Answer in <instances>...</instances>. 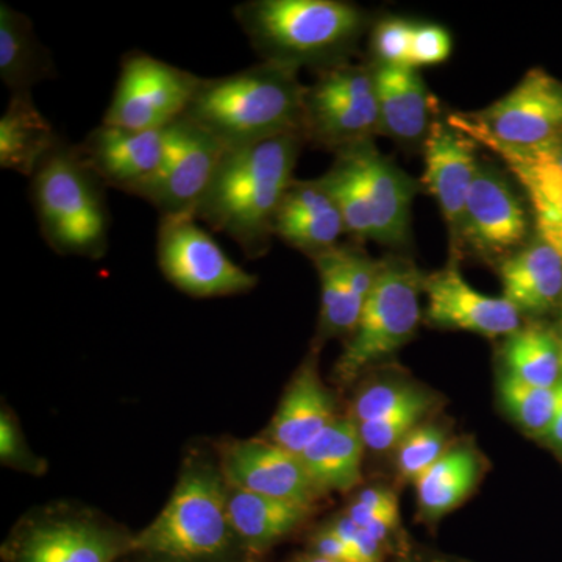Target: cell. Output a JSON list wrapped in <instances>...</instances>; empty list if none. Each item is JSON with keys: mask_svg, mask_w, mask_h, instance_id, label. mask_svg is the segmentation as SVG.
<instances>
[{"mask_svg": "<svg viewBox=\"0 0 562 562\" xmlns=\"http://www.w3.org/2000/svg\"><path fill=\"white\" fill-rule=\"evenodd\" d=\"M302 144V133H290L225 151L195 221L228 236L249 258L265 255Z\"/></svg>", "mask_w": 562, "mask_h": 562, "instance_id": "cell-1", "label": "cell"}, {"mask_svg": "<svg viewBox=\"0 0 562 562\" xmlns=\"http://www.w3.org/2000/svg\"><path fill=\"white\" fill-rule=\"evenodd\" d=\"M306 87L299 70L261 61L231 76L202 79L183 117L225 149L302 133Z\"/></svg>", "mask_w": 562, "mask_h": 562, "instance_id": "cell-2", "label": "cell"}, {"mask_svg": "<svg viewBox=\"0 0 562 562\" xmlns=\"http://www.w3.org/2000/svg\"><path fill=\"white\" fill-rule=\"evenodd\" d=\"M233 14L262 61L295 70L347 63L371 29V14L342 0H249Z\"/></svg>", "mask_w": 562, "mask_h": 562, "instance_id": "cell-3", "label": "cell"}, {"mask_svg": "<svg viewBox=\"0 0 562 562\" xmlns=\"http://www.w3.org/2000/svg\"><path fill=\"white\" fill-rule=\"evenodd\" d=\"M321 180L338 203L347 236L355 244L408 246L417 181L376 149L373 140L335 154Z\"/></svg>", "mask_w": 562, "mask_h": 562, "instance_id": "cell-4", "label": "cell"}, {"mask_svg": "<svg viewBox=\"0 0 562 562\" xmlns=\"http://www.w3.org/2000/svg\"><path fill=\"white\" fill-rule=\"evenodd\" d=\"M102 181L77 146L57 144L32 177L41 235L60 255L99 260L109 250L110 214Z\"/></svg>", "mask_w": 562, "mask_h": 562, "instance_id": "cell-5", "label": "cell"}, {"mask_svg": "<svg viewBox=\"0 0 562 562\" xmlns=\"http://www.w3.org/2000/svg\"><path fill=\"white\" fill-rule=\"evenodd\" d=\"M227 498L228 492L213 469H190L160 516L139 532L133 547L177 561L216 557L231 539Z\"/></svg>", "mask_w": 562, "mask_h": 562, "instance_id": "cell-6", "label": "cell"}, {"mask_svg": "<svg viewBox=\"0 0 562 562\" xmlns=\"http://www.w3.org/2000/svg\"><path fill=\"white\" fill-rule=\"evenodd\" d=\"M424 280V273L409 258L382 260L360 321L336 366L342 382H350L368 366L390 357L413 338L420 322Z\"/></svg>", "mask_w": 562, "mask_h": 562, "instance_id": "cell-7", "label": "cell"}, {"mask_svg": "<svg viewBox=\"0 0 562 562\" xmlns=\"http://www.w3.org/2000/svg\"><path fill=\"white\" fill-rule=\"evenodd\" d=\"M303 138L338 154L380 135L379 101L371 65L342 63L321 70L306 87Z\"/></svg>", "mask_w": 562, "mask_h": 562, "instance_id": "cell-8", "label": "cell"}, {"mask_svg": "<svg viewBox=\"0 0 562 562\" xmlns=\"http://www.w3.org/2000/svg\"><path fill=\"white\" fill-rule=\"evenodd\" d=\"M201 80L149 54L132 52L122 58L102 124L128 131H165L184 116Z\"/></svg>", "mask_w": 562, "mask_h": 562, "instance_id": "cell-9", "label": "cell"}, {"mask_svg": "<svg viewBox=\"0 0 562 562\" xmlns=\"http://www.w3.org/2000/svg\"><path fill=\"white\" fill-rule=\"evenodd\" d=\"M157 260L166 279L192 297H222L254 290L258 279L227 257L194 217H165Z\"/></svg>", "mask_w": 562, "mask_h": 562, "instance_id": "cell-10", "label": "cell"}, {"mask_svg": "<svg viewBox=\"0 0 562 562\" xmlns=\"http://www.w3.org/2000/svg\"><path fill=\"white\" fill-rule=\"evenodd\" d=\"M454 116L506 146H552L562 138V81L541 68L530 69L512 91L486 109Z\"/></svg>", "mask_w": 562, "mask_h": 562, "instance_id": "cell-11", "label": "cell"}, {"mask_svg": "<svg viewBox=\"0 0 562 562\" xmlns=\"http://www.w3.org/2000/svg\"><path fill=\"white\" fill-rule=\"evenodd\" d=\"M528 241L530 217L512 177L490 161H480L462 217L461 254L471 250L501 265Z\"/></svg>", "mask_w": 562, "mask_h": 562, "instance_id": "cell-12", "label": "cell"}, {"mask_svg": "<svg viewBox=\"0 0 562 562\" xmlns=\"http://www.w3.org/2000/svg\"><path fill=\"white\" fill-rule=\"evenodd\" d=\"M225 151L213 136L181 117L168 128V150L160 171L138 198L150 203L160 220L194 217Z\"/></svg>", "mask_w": 562, "mask_h": 562, "instance_id": "cell-13", "label": "cell"}, {"mask_svg": "<svg viewBox=\"0 0 562 562\" xmlns=\"http://www.w3.org/2000/svg\"><path fill=\"white\" fill-rule=\"evenodd\" d=\"M168 128L140 132L101 124L77 150L103 187L138 198L161 169Z\"/></svg>", "mask_w": 562, "mask_h": 562, "instance_id": "cell-14", "label": "cell"}, {"mask_svg": "<svg viewBox=\"0 0 562 562\" xmlns=\"http://www.w3.org/2000/svg\"><path fill=\"white\" fill-rule=\"evenodd\" d=\"M471 136L449 121L436 120L425 139V173L422 183L432 195L449 231L450 247L461 257V228L465 202L479 171L480 158Z\"/></svg>", "mask_w": 562, "mask_h": 562, "instance_id": "cell-15", "label": "cell"}, {"mask_svg": "<svg viewBox=\"0 0 562 562\" xmlns=\"http://www.w3.org/2000/svg\"><path fill=\"white\" fill-rule=\"evenodd\" d=\"M427 321L436 327L476 333L486 338L512 336L520 330V313L505 297H491L473 290L450 262L441 271L425 276Z\"/></svg>", "mask_w": 562, "mask_h": 562, "instance_id": "cell-16", "label": "cell"}, {"mask_svg": "<svg viewBox=\"0 0 562 562\" xmlns=\"http://www.w3.org/2000/svg\"><path fill=\"white\" fill-rule=\"evenodd\" d=\"M447 121L501 158L505 169L514 180L519 181L530 201L539 238L550 244L562 257V169L550 150L547 147L519 149L497 143L464 124L454 114Z\"/></svg>", "mask_w": 562, "mask_h": 562, "instance_id": "cell-17", "label": "cell"}, {"mask_svg": "<svg viewBox=\"0 0 562 562\" xmlns=\"http://www.w3.org/2000/svg\"><path fill=\"white\" fill-rule=\"evenodd\" d=\"M313 261L321 281L322 333L351 335L371 295L382 260H373L358 244H338Z\"/></svg>", "mask_w": 562, "mask_h": 562, "instance_id": "cell-18", "label": "cell"}, {"mask_svg": "<svg viewBox=\"0 0 562 562\" xmlns=\"http://www.w3.org/2000/svg\"><path fill=\"white\" fill-rule=\"evenodd\" d=\"M225 479L233 490L254 492L310 508L317 490L297 454L271 441H244L228 449Z\"/></svg>", "mask_w": 562, "mask_h": 562, "instance_id": "cell-19", "label": "cell"}, {"mask_svg": "<svg viewBox=\"0 0 562 562\" xmlns=\"http://www.w3.org/2000/svg\"><path fill=\"white\" fill-rule=\"evenodd\" d=\"M273 235L310 258L338 246L347 235L341 211L324 181L294 180L273 224Z\"/></svg>", "mask_w": 562, "mask_h": 562, "instance_id": "cell-20", "label": "cell"}, {"mask_svg": "<svg viewBox=\"0 0 562 562\" xmlns=\"http://www.w3.org/2000/svg\"><path fill=\"white\" fill-rule=\"evenodd\" d=\"M371 68L379 101L380 135L406 149L424 147L436 121V105L420 70L372 63Z\"/></svg>", "mask_w": 562, "mask_h": 562, "instance_id": "cell-21", "label": "cell"}, {"mask_svg": "<svg viewBox=\"0 0 562 562\" xmlns=\"http://www.w3.org/2000/svg\"><path fill=\"white\" fill-rule=\"evenodd\" d=\"M503 297L519 313L549 312L562 295V257L539 236L498 265Z\"/></svg>", "mask_w": 562, "mask_h": 562, "instance_id": "cell-22", "label": "cell"}, {"mask_svg": "<svg viewBox=\"0 0 562 562\" xmlns=\"http://www.w3.org/2000/svg\"><path fill=\"white\" fill-rule=\"evenodd\" d=\"M335 420L330 394L322 386L313 362H306L281 401L269 438L299 457Z\"/></svg>", "mask_w": 562, "mask_h": 562, "instance_id": "cell-23", "label": "cell"}, {"mask_svg": "<svg viewBox=\"0 0 562 562\" xmlns=\"http://www.w3.org/2000/svg\"><path fill=\"white\" fill-rule=\"evenodd\" d=\"M58 143L60 138L33 102L32 92H11L0 117V168L33 177Z\"/></svg>", "mask_w": 562, "mask_h": 562, "instance_id": "cell-24", "label": "cell"}, {"mask_svg": "<svg viewBox=\"0 0 562 562\" xmlns=\"http://www.w3.org/2000/svg\"><path fill=\"white\" fill-rule=\"evenodd\" d=\"M364 452L360 427L353 419H338L301 454L303 468L319 491H350L361 480Z\"/></svg>", "mask_w": 562, "mask_h": 562, "instance_id": "cell-25", "label": "cell"}, {"mask_svg": "<svg viewBox=\"0 0 562 562\" xmlns=\"http://www.w3.org/2000/svg\"><path fill=\"white\" fill-rule=\"evenodd\" d=\"M120 539L90 524L44 525L25 539L20 562H113Z\"/></svg>", "mask_w": 562, "mask_h": 562, "instance_id": "cell-26", "label": "cell"}, {"mask_svg": "<svg viewBox=\"0 0 562 562\" xmlns=\"http://www.w3.org/2000/svg\"><path fill=\"white\" fill-rule=\"evenodd\" d=\"M54 63L36 38L32 21L9 3L0 5V79L11 92H32L54 77Z\"/></svg>", "mask_w": 562, "mask_h": 562, "instance_id": "cell-27", "label": "cell"}, {"mask_svg": "<svg viewBox=\"0 0 562 562\" xmlns=\"http://www.w3.org/2000/svg\"><path fill=\"white\" fill-rule=\"evenodd\" d=\"M305 506L266 497L254 492H228V522L236 535L251 546H268L283 538L302 522Z\"/></svg>", "mask_w": 562, "mask_h": 562, "instance_id": "cell-28", "label": "cell"}, {"mask_svg": "<svg viewBox=\"0 0 562 562\" xmlns=\"http://www.w3.org/2000/svg\"><path fill=\"white\" fill-rule=\"evenodd\" d=\"M476 475L479 464L472 452L457 449L443 453L414 482L422 513L436 519L452 512L468 497Z\"/></svg>", "mask_w": 562, "mask_h": 562, "instance_id": "cell-29", "label": "cell"}, {"mask_svg": "<svg viewBox=\"0 0 562 562\" xmlns=\"http://www.w3.org/2000/svg\"><path fill=\"white\" fill-rule=\"evenodd\" d=\"M505 358L509 375L536 386H557L562 371L561 346L541 325L520 327L508 336Z\"/></svg>", "mask_w": 562, "mask_h": 562, "instance_id": "cell-30", "label": "cell"}, {"mask_svg": "<svg viewBox=\"0 0 562 562\" xmlns=\"http://www.w3.org/2000/svg\"><path fill=\"white\" fill-rule=\"evenodd\" d=\"M502 395L509 412L528 431L549 435L557 405V386H536L508 375L503 380Z\"/></svg>", "mask_w": 562, "mask_h": 562, "instance_id": "cell-31", "label": "cell"}, {"mask_svg": "<svg viewBox=\"0 0 562 562\" xmlns=\"http://www.w3.org/2000/svg\"><path fill=\"white\" fill-rule=\"evenodd\" d=\"M428 406L430 401L427 395L422 394L419 398L397 412L358 425L364 447L373 452H386L392 447L398 446L408 432L416 428L417 420L427 412Z\"/></svg>", "mask_w": 562, "mask_h": 562, "instance_id": "cell-32", "label": "cell"}, {"mask_svg": "<svg viewBox=\"0 0 562 562\" xmlns=\"http://www.w3.org/2000/svg\"><path fill=\"white\" fill-rule=\"evenodd\" d=\"M416 21L402 16H384L371 29L372 65L409 68L412 41Z\"/></svg>", "mask_w": 562, "mask_h": 562, "instance_id": "cell-33", "label": "cell"}, {"mask_svg": "<svg viewBox=\"0 0 562 562\" xmlns=\"http://www.w3.org/2000/svg\"><path fill=\"white\" fill-rule=\"evenodd\" d=\"M446 436L431 425L413 428L398 443L397 468L406 480L417 479L442 457Z\"/></svg>", "mask_w": 562, "mask_h": 562, "instance_id": "cell-34", "label": "cell"}, {"mask_svg": "<svg viewBox=\"0 0 562 562\" xmlns=\"http://www.w3.org/2000/svg\"><path fill=\"white\" fill-rule=\"evenodd\" d=\"M420 391L398 384H376L362 392L353 405V420L358 425L380 419L387 414L397 412L419 398Z\"/></svg>", "mask_w": 562, "mask_h": 562, "instance_id": "cell-35", "label": "cell"}, {"mask_svg": "<svg viewBox=\"0 0 562 562\" xmlns=\"http://www.w3.org/2000/svg\"><path fill=\"white\" fill-rule=\"evenodd\" d=\"M452 50V35L443 25L430 21H416L409 68L419 70L427 66L441 65L449 60Z\"/></svg>", "mask_w": 562, "mask_h": 562, "instance_id": "cell-36", "label": "cell"}, {"mask_svg": "<svg viewBox=\"0 0 562 562\" xmlns=\"http://www.w3.org/2000/svg\"><path fill=\"white\" fill-rule=\"evenodd\" d=\"M330 530L350 547L353 562L382 561V543L358 527L349 516H344L331 525Z\"/></svg>", "mask_w": 562, "mask_h": 562, "instance_id": "cell-37", "label": "cell"}, {"mask_svg": "<svg viewBox=\"0 0 562 562\" xmlns=\"http://www.w3.org/2000/svg\"><path fill=\"white\" fill-rule=\"evenodd\" d=\"M391 513H397V502H395L394 495L391 492L379 490V487H371L358 495L347 516L362 528L375 517Z\"/></svg>", "mask_w": 562, "mask_h": 562, "instance_id": "cell-38", "label": "cell"}, {"mask_svg": "<svg viewBox=\"0 0 562 562\" xmlns=\"http://www.w3.org/2000/svg\"><path fill=\"white\" fill-rule=\"evenodd\" d=\"M314 549H316L317 557L327 558V560L335 562H353V553H351L350 547L341 541L330 528L317 535Z\"/></svg>", "mask_w": 562, "mask_h": 562, "instance_id": "cell-39", "label": "cell"}, {"mask_svg": "<svg viewBox=\"0 0 562 562\" xmlns=\"http://www.w3.org/2000/svg\"><path fill=\"white\" fill-rule=\"evenodd\" d=\"M0 454L3 461L25 460L20 432L5 413L2 414V422H0Z\"/></svg>", "mask_w": 562, "mask_h": 562, "instance_id": "cell-40", "label": "cell"}, {"mask_svg": "<svg viewBox=\"0 0 562 562\" xmlns=\"http://www.w3.org/2000/svg\"><path fill=\"white\" fill-rule=\"evenodd\" d=\"M395 524H397V513L383 514V516L375 517V519L371 520L366 527H362V530L368 532L369 536H372L375 541L383 543L390 538Z\"/></svg>", "mask_w": 562, "mask_h": 562, "instance_id": "cell-41", "label": "cell"}, {"mask_svg": "<svg viewBox=\"0 0 562 562\" xmlns=\"http://www.w3.org/2000/svg\"><path fill=\"white\" fill-rule=\"evenodd\" d=\"M549 435L552 436L554 442L562 443V383L557 386V405H554L552 427H550Z\"/></svg>", "mask_w": 562, "mask_h": 562, "instance_id": "cell-42", "label": "cell"}, {"mask_svg": "<svg viewBox=\"0 0 562 562\" xmlns=\"http://www.w3.org/2000/svg\"><path fill=\"white\" fill-rule=\"evenodd\" d=\"M401 562H461L450 558L430 557V554H406Z\"/></svg>", "mask_w": 562, "mask_h": 562, "instance_id": "cell-43", "label": "cell"}, {"mask_svg": "<svg viewBox=\"0 0 562 562\" xmlns=\"http://www.w3.org/2000/svg\"><path fill=\"white\" fill-rule=\"evenodd\" d=\"M547 149L550 150V154H552L554 161H557L558 165H560V168L562 169V138L560 140H557V143L552 144V146H547Z\"/></svg>", "mask_w": 562, "mask_h": 562, "instance_id": "cell-44", "label": "cell"}, {"mask_svg": "<svg viewBox=\"0 0 562 562\" xmlns=\"http://www.w3.org/2000/svg\"><path fill=\"white\" fill-rule=\"evenodd\" d=\"M302 562H335V561H330V560H327V558H322V557H312V558H308V560H303Z\"/></svg>", "mask_w": 562, "mask_h": 562, "instance_id": "cell-45", "label": "cell"}, {"mask_svg": "<svg viewBox=\"0 0 562 562\" xmlns=\"http://www.w3.org/2000/svg\"><path fill=\"white\" fill-rule=\"evenodd\" d=\"M561 364H562V344H561Z\"/></svg>", "mask_w": 562, "mask_h": 562, "instance_id": "cell-46", "label": "cell"}]
</instances>
